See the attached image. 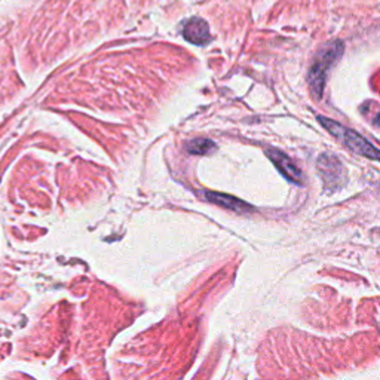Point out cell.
<instances>
[{
    "mask_svg": "<svg viewBox=\"0 0 380 380\" xmlns=\"http://www.w3.org/2000/svg\"><path fill=\"white\" fill-rule=\"evenodd\" d=\"M266 155L275 163V167L278 168V171L282 174V176L289 180L290 183L299 184L302 186L303 184V174L302 171L297 168L296 163L278 149H268L266 150Z\"/></svg>",
    "mask_w": 380,
    "mask_h": 380,
    "instance_id": "4",
    "label": "cell"
},
{
    "mask_svg": "<svg viewBox=\"0 0 380 380\" xmlns=\"http://www.w3.org/2000/svg\"><path fill=\"white\" fill-rule=\"evenodd\" d=\"M343 49L345 48L342 42H332L325 45L320 51V54L315 57L309 69V75H307V82H309L311 91L316 100L323 97L328 71L337 63V60L342 57Z\"/></svg>",
    "mask_w": 380,
    "mask_h": 380,
    "instance_id": "1",
    "label": "cell"
},
{
    "mask_svg": "<svg viewBox=\"0 0 380 380\" xmlns=\"http://www.w3.org/2000/svg\"><path fill=\"white\" fill-rule=\"evenodd\" d=\"M186 150L190 155H208V153L215 150V145L210 138H197L189 143Z\"/></svg>",
    "mask_w": 380,
    "mask_h": 380,
    "instance_id": "7",
    "label": "cell"
},
{
    "mask_svg": "<svg viewBox=\"0 0 380 380\" xmlns=\"http://www.w3.org/2000/svg\"><path fill=\"white\" fill-rule=\"evenodd\" d=\"M183 36L188 40V42H190L193 45H198V46L207 45L211 40L208 24L201 18L189 19V21L184 24Z\"/></svg>",
    "mask_w": 380,
    "mask_h": 380,
    "instance_id": "5",
    "label": "cell"
},
{
    "mask_svg": "<svg viewBox=\"0 0 380 380\" xmlns=\"http://www.w3.org/2000/svg\"><path fill=\"white\" fill-rule=\"evenodd\" d=\"M318 120H320L321 125H324L330 131L336 138L342 140L343 145H346L354 153H356V155H361L372 161H380V150L374 147L368 140H365L361 134H358V132L352 129H347L342 127L341 123H337L332 119H327L324 116H318Z\"/></svg>",
    "mask_w": 380,
    "mask_h": 380,
    "instance_id": "2",
    "label": "cell"
},
{
    "mask_svg": "<svg viewBox=\"0 0 380 380\" xmlns=\"http://www.w3.org/2000/svg\"><path fill=\"white\" fill-rule=\"evenodd\" d=\"M318 171H320V174L323 176L325 186H332L336 189V188H341L343 184V179H345L343 165L336 156L323 155L320 159H318Z\"/></svg>",
    "mask_w": 380,
    "mask_h": 380,
    "instance_id": "3",
    "label": "cell"
},
{
    "mask_svg": "<svg viewBox=\"0 0 380 380\" xmlns=\"http://www.w3.org/2000/svg\"><path fill=\"white\" fill-rule=\"evenodd\" d=\"M205 198H207L212 203H217V205H220V207H224V208L236 211V212H245V211L253 210L251 205L245 203L244 201H241L238 198H233V197H230V194L207 192L205 193Z\"/></svg>",
    "mask_w": 380,
    "mask_h": 380,
    "instance_id": "6",
    "label": "cell"
}]
</instances>
